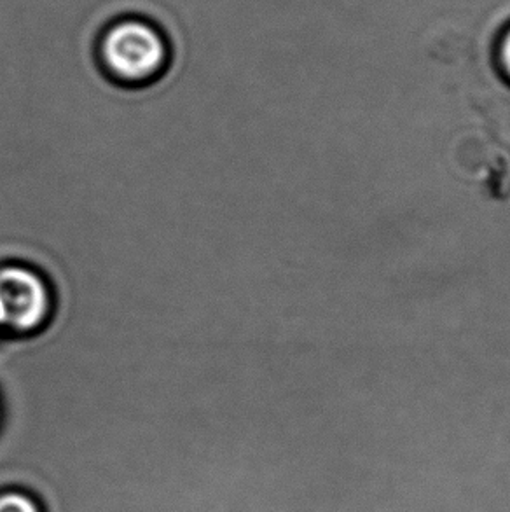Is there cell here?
I'll list each match as a JSON object with an SVG mask.
<instances>
[{
    "instance_id": "6da1fadb",
    "label": "cell",
    "mask_w": 510,
    "mask_h": 512,
    "mask_svg": "<svg viewBox=\"0 0 510 512\" xmlns=\"http://www.w3.org/2000/svg\"><path fill=\"white\" fill-rule=\"evenodd\" d=\"M100 51L107 69L128 83L147 81L159 74L168 56L165 37L158 28L135 18L112 25L105 32Z\"/></svg>"
},
{
    "instance_id": "7a4b0ae2",
    "label": "cell",
    "mask_w": 510,
    "mask_h": 512,
    "mask_svg": "<svg viewBox=\"0 0 510 512\" xmlns=\"http://www.w3.org/2000/svg\"><path fill=\"white\" fill-rule=\"evenodd\" d=\"M48 312V294L34 273L20 268L0 271V326L30 329Z\"/></svg>"
},
{
    "instance_id": "3957f363",
    "label": "cell",
    "mask_w": 510,
    "mask_h": 512,
    "mask_svg": "<svg viewBox=\"0 0 510 512\" xmlns=\"http://www.w3.org/2000/svg\"><path fill=\"white\" fill-rule=\"evenodd\" d=\"M0 512H41V507L27 493L6 492L0 495Z\"/></svg>"
},
{
    "instance_id": "277c9868",
    "label": "cell",
    "mask_w": 510,
    "mask_h": 512,
    "mask_svg": "<svg viewBox=\"0 0 510 512\" xmlns=\"http://www.w3.org/2000/svg\"><path fill=\"white\" fill-rule=\"evenodd\" d=\"M498 67L510 83V27L505 28L497 48Z\"/></svg>"
}]
</instances>
